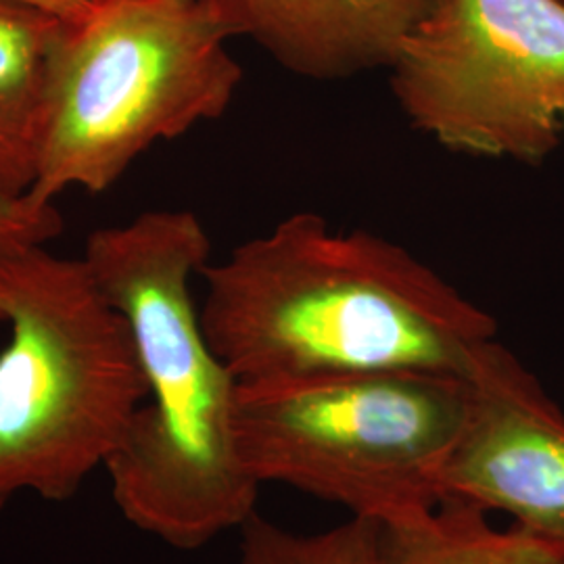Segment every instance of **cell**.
Wrapping results in <instances>:
<instances>
[{"instance_id": "cell-10", "label": "cell", "mask_w": 564, "mask_h": 564, "mask_svg": "<svg viewBox=\"0 0 564 564\" xmlns=\"http://www.w3.org/2000/svg\"><path fill=\"white\" fill-rule=\"evenodd\" d=\"M387 564H564V552L524 533L517 524L498 529L487 510L445 496L414 523L384 527Z\"/></svg>"}, {"instance_id": "cell-14", "label": "cell", "mask_w": 564, "mask_h": 564, "mask_svg": "<svg viewBox=\"0 0 564 564\" xmlns=\"http://www.w3.org/2000/svg\"><path fill=\"white\" fill-rule=\"evenodd\" d=\"M0 323H2V316H0Z\"/></svg>"}, {"instance_id": "cell-6", "label": "cell", "mask_w": 564, "mask_h": 564, "mask_svg": "<svg viewBox=\"0 0 564 564\" xmlns=\"http://www.w3.org/2000/svg\"><path fill=\"white\" fill-rule=\"evenodd\" d=\"M387 69L447 151L540 165L564 142V0H440Z\"/></svg>"}, {"instance_id": "cell-8", "label": "cell", "mask_w": 564, "mask_h": 564, "mask_svg": "<svg viewBox=\"0 0 564 564\" xmlns=\"http://www.w3.org/2000/svg\"><path fill=\"white\" fill-rule=\"evenodd\" d=\"M239 39L310 80H345L391 63L440 0H203Z\"/></svg>"}, {"instance_id": "cell-1", "label": "cell", "mask_w": 564, "mask_h": 564, "mask_svg": "<svg viewBox=\"0 0 564 564\" xmlns=\"http://www.w3.org/2000/svg\"><path fill=\"white\" fill-rule=\"evenodd\" d=\"M203 330L237 383L343 372L466 377L496 339L484 307L402 245L297 212L202 270Z\"/></svg>"}, {"instance_id": "cell-4", "label": "cell", "mask_w": 564, "mask_h": 564, "mask_svg": "<svg viewBox=\"0 0 564 564\" xmlns=\"http://www.w3.org/2000/svg\"><path fill=\"white\" fill-rule=\"evenodd\" d=\"M232 39L203 0H95L65 21L28 197L101 195L155 142L223 118L242 80Z\"/></svg>"}, {"instance_id": "cell-12", "label": "cell", "mask_w": 564, "mask_h": 564, "mask_svg": "<svg viewBox=\"0 0 564 564\" xmlns=\"http://www.w3.org/2000/svg\"><path fill=\"white\" fill-rule=\"evenodd\" d=\"M63 230L55 205H39L30 197L11 199L0 195V247L44 245Z\"/></svg>"}, {"instance_id": "cell-13", "label": "cell", "mask_w": 564, "mask_h": 564, "mask_svg": "<svg viewBox=\"0 0 564 564\" xmlns=\"http://www.w3.org/2000/svg\"><path fill=\"white\" fill-rule=\"evenodd\" d=\"M34 4H41L44 9L57 13L65 20H78L84 15L95 0H30Z\"/></svg>"}, {"instance_id": "cell-11", "label": "cell", "mask_w": 564, "mask_h": 564, "mask_svg": "<svg viewBox=\"0 0 564 564\" xmlns=\"http://www.w3.org/2000/svg\"><path fill=\"white\" fill-rule=\"evenodd\" d=\"M241 531L239 564H387L384 524L364 517L323 533L297 535L256 512Z\"/></svg>"}, {"instance_id": "cell-7", "label": "cell", "mask_w": 564, "mask_h": 564, "mask_svg": "<svg viewBox=\"0 0 564 564\" xmlns=\"http://www.w3.org/2000/svg\"><path fill=\"white\" fill-rule=\"evenodd\" d=\"M468 414L442 487L500 510L564 552V412L502 343L481 345L466 375Z\"/></svg>"}, {"instance_id": "cell-3", "label": "cell", "mask_w": 564, "mask_h": 564, "mask_svg": "<svg viewBox=\"0 0 564 564\" xmlns=\"http://www.w3.org/2000/svg\"><path fill=\"white\" fill-rule=\"evenodd\" d=\"M0 510L72 500L147 402L137 345L84 260L0 247Z\"/></svg>"}, {"instance_id": "cell-5", "label": "cell", "mask_w": 564, "mask_h": 564, "mask_svg": "<svg viewBox=\"0 0 564 564\" xmlns=\"http://www.w3.org/2000/svg\"><path fill=\"white\" fill-rule=\"evenodd\" d=\"M466 414V377L343 372L239 383L235 435L256 484L289 485L398 527L442 505Z\"/></svg>"}, {"instance_id": "cell-9", "label": "cell", "mask_w": 564, "mask_h": 564, "mask_svg": "<svg viewBox=\"0 0 564 564\" xmlns=\"http://www.w3.org/2000/svg\"><path fill=\"white\" fill-rule=\"evenodd\" d=\"M65 18L0 0V195L28 197L41 162L53 57Z\"/></svg>"}, {"instance_id": "cell-2", "label": "cell", "mask_w": 564, "mask_h": 564, "mask_svg": "<svg viewBox=\"0 0 564 564\" xmlns=\"http://www.w3.org/2000/svg\"><path fill=\"white\" fill-rule=\"evenodd\" d=\"M212 241L188 209L97 228L82 260L130 326L147 402L105 466L121 517L176 550H199L256 514L239 458V383L203 330L193 279Z\"/></svg>"}]
</instances>
